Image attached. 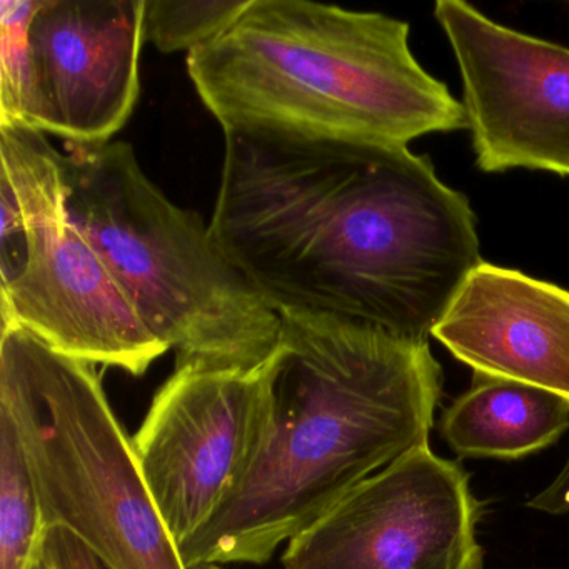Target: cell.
<instances>
[{
  "label": "cell",
  "instance_id": "cell-1",
  "mask_svg": "<svg viewBox=\"0 0 569 569\" xmlns=\"http://www.w3.org/2000/svg\"><path fill=\"white\" fill-rule=\"evenodd\" d=\"M468 198L408 146L226 131L212 238L276 312L428 339L481 264Z\"/></svg>",
  "mask_w": 569,
  "mask_h": 569
},
{
  "label": "cell",
  "instance_id": "cell-2",
  "mask_svg": "<svg viewBox=\"0 0 569 569\" xmlns=\"http://www.w3.org/2000/svg\"><path fill=\"white\" fill-rule=\"evenodd\" d=\"M271 415L238 491L181 546L189 568L266 565L356 486L429 445L445 375L428 339L279 312Z\"/></svg>",
  "mask_w": 569,
  "mask_h": 569
},
{
  "label": "cell",
  "instance_id": "cell-3",
  "mask_svg": "<svg viewBox=\"0 0 569 569\" xmlns=\"http://www.w3.org/2000/svg\"><path fill=\"white\" fill-rule=\"evenodd\" d=\"M222 131L408 146L468 129L465 108L409 48V24L306 0H251L188 56Z\"/></svg>",
  "mask_w": 569,
  "mask_h": 569
},
{
  "label": "cell",
  "instance_id": "cell-4",
  "mask_svg": "<svg viewBox=\"0 0 569 569\" xmlns=\"http://www.w3.org/2000/svg\"><path fill=\"white\" fill-rule=\"evenodd\" d=\"M69 211L152 335L186 366L254 369L279 346L281 316L194 211L169 201L128 142L66 144Z\"/></svg>",
  "mask_w": 569,
  "mask_h": 569
},
{
  "label": "cell",
  "instance_id": "cell-5",
  "mask_svg": "<svg viewBox=\"0 0 569 569\" xmlns=\"http://www.w3.org/2000/svg\"><path fill=\"white\" fill-rule=\"evenodd\" d=\"M0 402L21 429L46 528L68 529L109 569H188L94 365L2 325Z\"/></svg>",
  "mask_w": 569,
  "mask_h": 569
},
{
  "label": "cell",
  "instance_id": "cell-6",
  "mask_svg": "<svg viewBox=\"0 0 569 569\" xmlns=\"http://www.w3.org/2000/svg\"><path fill=\"white\" fill-rule=\"evenodd\" d=\"M0 311L49 348L142 376L169 351L69 211L66 152L0 124Z\"/></svg>",
  "mask_w": 569,
  "mask_h": 569
},
{
  "label": "cell",
  "instance_id": "cell-7",
  "mask_svg": "<svg viewBox=\"0 0 569 569\" xmlns=\"http://www.w3.org/2000/svg\"><path fill=\"white\" fill-rule=\"evenodd\" d=\"M276 352L254 369L172 372L131 438L139 472L176 545L201 529L251 469L271 415Z\"/></svg>",
  "mask_w": 569,
  "mask_h": 569
},
{
  "label": "cell",
  "instance_id": "cell-8",
  "mask_svg": "<svg viewBox=\"0 0 569 569\" xmlns=\"http://www.w3.org/2000/svg\"><path fill=\"white\" fill-rule=\"evenodd\" d=\"M486 506L429 445L356 486L282 555L284 569H485Z\"/></svg>",
  "mask_w": 569,
  "mask_h": 569
},
{
  "label": "cell",
  "instance_id": "cell-9",
  "mask_svg": "<svg viewBox=\"0 0 569 569\" xmlns=\"http://www.w3.org/2000/svg\"><path fill=\"white\" fill-rule=\"evenodd\" d=\"M435 18L458 62L476 166L569 179V49L512 31L462 0H439Z\"/></svg>",
  "mask_w": 569,
  "mask_h": 569
},
{
  "label": "cell",
  "instance_id": "cell-10",
  "mask_svg": "<svg viewBox=\"0 0 569 569\" xmlns=\"http://www.w3.org/2000/svg\"><path fill=\"white\" fill-rule=\"evenodd\" d=\"M144 8L146 0H41L18 124L66 144L111 142L141 91Z\"/></svg>",
  "mask_w": 569,
  "mask_h": 569
},
{
  "label": "cell",
  "instance_id": "cell-11",
  "mask_svg": "<svg viewBox=\"0 0 569 569\" xmlns=\"http://www.w3.org/2000/svg\"><path fill=\"white\" fill-rule=\"evenodd\" d=\"M475 376L545 389L569 402V291L481 262L431 332Z\"/></svg>",
  "mask_w": 569,
  "mask_h": 569
},
{
  "label": "cell",
  "instance_id": "cell-12",
  "mask_svg": "<svg viewBox=\"0 0 569 569\" xmlns=\"http://www.w3.org/2000/svg\"><path fill=\"white\" fill-rule=\"evenodd\" d=\"M461 458L519 459L555 445L569 429V402L545 389L475 376L439 418Z\"/></svg>",
  "mask_w": 569,
  "mask_h": 569
},
{
  "label": "cell",
  "instance_id": "cell-13",
  "mask_svg": "<svg viewBox=\"0 0 569 569\" xmlns=\"http://www.w3.org/2000/svg\"><path fill=\"white\" fill-rule=\"evenodd\" d=\"M44 518L21 429L0 402V569H29L41 552Z\"/></svg>",
  "mask_w": 569,
  "mask_h": 569
},
{
  "label": "cell",
  "instance_id": "cell-14",
  "mask_svg": "<svg viewBox=\"0 0 569 569\" xmlns=\"http://www.w3.org/2000/svg\"><path fill=\"white\" fill-rule=\"evenodd\" d=\"M251 0H146L144 41L164 54L192 52L228 31Z\"/></svg>",
  "mask_w": 569,
  "mask_h": 569
},
{
  "label": "cell",
  "instance_id": "cell-15",
  "mask_svg": "<svg viewBox=\"0 0 569 569\" xmlns=\"http://www.w3.org/2000/svg\"><path fill=\"white\" fill-rule=\"evenodd\" d=\"M41 0L0 2V124H18L28 78L29 26Z\"/></svg>",
  "mask_w": 569,
  "mask_h": 569
},
{
  "label": "cell",
  "instance_id": "cell-16",
  "mask_svg": "<svg viewBox=\"0 0 569 569\" xmlns=\"http://www.w3.org/2000/svg\"><path fill=\"white\" fill-rule=\"evenodd\" d=\"M41 556L51 569H109L81 539L62 526L46 528Z\"/></svg>",
  "mask_w": 569,
  "mask_h": 569
},
{
  "label": "cell",
  "instance_id": "cell-17",
  "mask_svg": "<svg viewBox=\"0 0 569 569\" xmlns=\"http://www.w3.org/2000/svg\"><path fill=\"white\" fill-rule=\"evenodd\" d=\"M29 569H51L49 568L48 562L42 559L41 552H39L38 558L34 559V562H32L31 566H29Z\"/></svg>",
  "mask_w": 569,
  "mask_h": 569
},
{
  "label": "cell",
  "instance_id": "cell-18",
  "mask_svg": "<svg viewBox=\"0 0 569 569\" xmlns=\"http://www.w3.org/2000/svg\"><path fill=\"white\" fill-rule=\"evenodd\" d=\"M189 569H224L221 568V565H212V562H202V565L192 566Z\"/></svg>",
  "mask_w": 569,
  "mask_h": 569
}]
</instances>
